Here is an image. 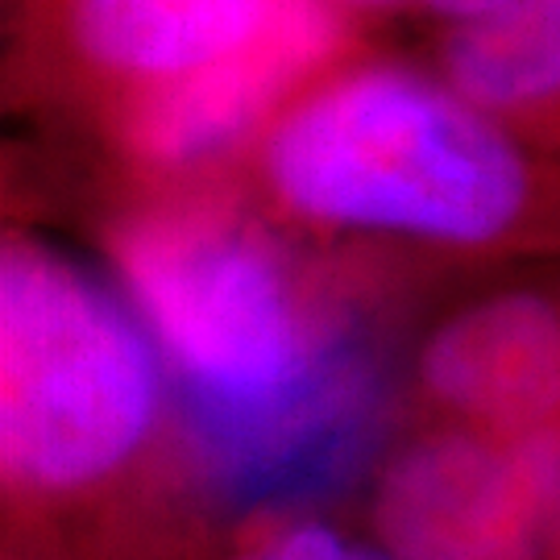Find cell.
Returning <instances> with one entry per match:
<instances>
[{"label": "cell", "mask_w": 560, "mask_h": 560, "mask_svg": "<svg viewBox=\"0 0 560 560\" xmlns=\"http://www.w3.org/2000/svg\"><path fill=\"white\" fill-rule=\"evenodd\" d=\"M332 42L320 0H266L241 42L159 88L138 117V141L159 159H191L237 138Z\"/></svg>", "instance_id": "cell-6"}, {"label": "cell", "mask_w": 560, "mask_h": 560, "mask_svg": "<svg viewBox=\"0 0 560 560\" xmlns=\"http://www.w3.org/2000/svg\"><path fill=\"white\" fill-rule=\"evenodd\" d=\"M279 191L312 217L481 241L515 217L520 159L469 108L402 75H361L282 125Z\"/></svg>", "instance_id": "cell-1"}, {"label": "cell", "mask_w": 560, "mask_h": 560, "mask_svg": "<svg viewBox=\"0 0 560 560\" xmlns=\"http://www.w3.org/2000/svg\"><path fill=\"white\" fill-rule=\"evenodd\" d=\"M457 83L486 104H523L560 92V0H511L460 30L453 50Z\"/></svg>", "instance_id": "cell-9"}, {"label": "cell", "mask_w": 560, "mask_h": 560, "mask_svg": "<svg viewBox=\"0 0 560 560\" xmlns=\"http://www.w3.org/2000/svg\"><path fill=\"white\" fill-rule=\"evenodd\" d=\"M358 4H399V0H358ZM423 4H432V9H444V13H460V18H490V13H499L502 4H511V0H423Z\"/></svg>", "instance_id": "cell-11"}, {"label": "cell", "mask_w": 560, "mask_h": 560, "mask_svg": "<svg viewBox=\"0 0 560 560\" xmlns=\"http://www.w3.org/2000/svg\"><path fill=\"white\" fill-rule=\"evenodd\" d=\"M423 370L460 411L527 428L560 402V320L523 295L481 303L432 340Z\"/></svg>", "instance_id": "cell-7"}, {"label": "cell", "mask_w": 560, "mask_h": 560, "mask_svg": "<svg viewBox=\"0 0 560 560\" xmlns=\"http://www.w3.org/2000/svg\"><path fill=\"white\" fill-rule=\"evenodd\" d=\"M241 560H399V557H378V552L353 548V544L337 540L324 527H291V532H282L275 540L254 544Z\"/></svg>", "instance_id": "cell-10"}, {"label": "cell", "mask_w": 560, "mask_h": 560, "mask_svg": "<svg viewBox=\"0 0 560 560\" xmlns=\"http://www.w3.org/2000/svg\"><path fill=\"white\" fill-rule=\"evenodd\" d=\"M154 374L138 332L71 266L9 245L0 266V453L18 481L62 490L141 441Z\"/></svg>", "instance_id": "cell-2"}, {"label": "cell", "mask_w": 560, "mask_h": 560, "mask_svg": "<svg viewBox=\"0 0 560 560\" xmlns=\"http://www.w3.org/2000/svg\"><path fill=\"white\" fill-rule=\"evenodd\" d=\"M560 520V441H448L402 453L378 523L399 560H532Z\"/></svg>", "instance_id": "cell-5"}, {"label": "cell", "mask_w": 560, "mask_h": 560, "mask_svg": "<svg viewBox=\"0 0 560 560\" xmlns=\"http://www.w3.org/2000/svg\"><path fill=\"white\" fill-rule=\"evenodd\" d=\"M187 420L203 469L229 499H316L370 457L382 378L361 345L324 340L266 386L229 390L191 378Z\"/></svg>", "instance_id": "cell-3"}, {"label": "cell", "mask_w": 560, "mask_h": 560, "mask_svg": "<svg viewBox=\"0 0 560 560\" xmlns=\"http://www.w3.org/2000/svg\"><path fill=\"white\" fill-rule=\"evenodd\" d=\"M266 0H80L92 55L129 71L183 75L241 42Z\"/></svg>", "instance_id": "cell-8"}, {"label": "cell", "mask_w": 560, "mask_h": 560, "mask_svg": "<svg viewBox=\"0 0 560 560\" xmlns=\"http://www.w3.org/2000/svg\"><path fill=\"white\" fill-rule=\"evenodd\" d=\"M120 258L196 382L249 390L295 365L279 275L249 241L208 224H145Z\"/></svg>", "instance_id": "cell-4"}]
</instances>
